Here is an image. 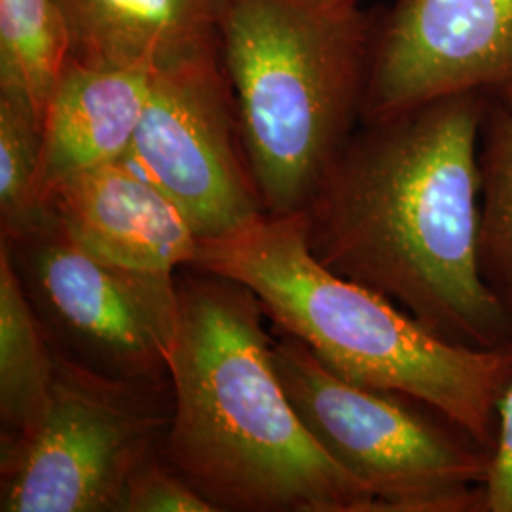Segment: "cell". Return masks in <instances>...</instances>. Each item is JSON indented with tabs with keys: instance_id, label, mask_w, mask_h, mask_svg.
Here are the masks:
<instances>
[{
	"instance_id": "cell-1",
	"label": "cell",
	"mask_w": 512,
	"mask_h": 512,
	"mask_svg": "<svg viewBox=\"0 0 512 512\" xmlns=\"http://www.w3.org/2000/svg\"><path fill=\"white\" fill-rule=\"evenodd\" d=\"M488 93L363 120L300 213L313 256L450 342L499 348L512 315L480 270Z\"/></svg>"
},
{
	"instance_id": "cell-2",
	"label": "cell",
	"mask_w": 512,
	"mask_h": 512,
	"mask_svg": "<svg viewBox=\"0 0 512 512\" xmlns=\"http://www.w3.org/2000/svg\"><path fill=\"white\" fill-rule=\"evenodd\" d=\"M177 287L167 463L217 511L380 512L294 410L255 294L203 270Z\"/></svg>"
},
{
	"instance_id": "cell-3",
	"label": "cell",
	"mask_w": 512,
	"mask_h": 512,
	"mask_svg": "<svg viewBox=\"0 0 512 512\" xmlns=\"http://www.w3.org/2000/svg\"><path fill=\"white\" fill-rule=\"evenodd\" d=\"M192 268L249 289L340 378L423 403L494 450L512 342H450L384 294L334 274L311 253L300 213L264 215L230 236L200 239Z\"/></svg>"
},
{
	"instance_id": "cell-4",
	"label": "cell",
	"mask_w": 512,
	"mask_h": 512,
	"mask_svg": "<svg viewBox=\"0 0 512 512\" xmlns=\"http://www.w3.org/2000/svg\"><path fill=\"white\" fill-rule=\"evenodd\" d=\"M376 25L359 4L220 0V67L266 215L302 213L363 122Z\"/></svg>"
},
{
	"instance_id": "cell-5",
	"label": "cell",
	"mask_w": 512,
	"mask_h": 512,
	"mask_svg": "<svg viewBox=\"0 0 512 512\" xmlns=\"http://www.w3.org/2000/svg\"><path fill=\"white\" fill-rule=\"evenodd\" d=\"M275 372L319 446L380 512H484L492 450L433 408L353 384L298 338L272 342Z\"/></svg>"
},
{
	"instance_id": "cell-6",
	"label": "cell",
	"mask_w": 512,
	"mask_h": 512,
	"mask_svg": "<svg viewBox=\"0 0 512 512\" xmlns=\"http://www.w3.org/2000/svg\"><path fill=\"white\" fill-rule=\"evenodd\" d=\"M2 243L57 355L116 382H169L177 283L131 274L93 255L46 207Z\"/></svg>"
},
{
	"instance_id": "cell-7",
	"label": "cell",
	"mask_w": 512,
	"mask_h": 512,
	"mask_svg": "<svg viewBox=\"0 0 512 512\" xmlns=\"http://www.w3.org/2000/svg\"><path fill=\"white\" fill-rule=\"evenodd\" d=\"M154 391L55 353L46 418L29 439L2 448L0 511H120L129 478L154 458L171 421L150 399Z\"/></svg>"
},
{
	"instance_id": "cell-8",
	"label": "cell",
	"mask_w": 512,
	"mask_h": 512,
	"mask_svg": "<svg viewBox=\"0 0 512 512\" xmlns=\"http://www.w3.org/2000/svg\"><path fill=\"white\" fill-rule=\"evenodd\" d=\"M124 162L177 203L200 239L230 236L266 215L219 52L154 71Z\"/></svg>"
},
{
	"instance_id": "cell-9",
	"label": "cell",
	"mask_w": 512,
	"mask_h": 512,
	"mask_svg": "<svg viewBox=\"0 0 512 512\" xmlns=\"http://www.w3.org/2000/svg\"><path fill=\"white\" fill-rule=\"evenodd\" d=\"M512 88V0H397L378 16L363 120Z\"/></svg>"
},
{
	"instance_id": "cell-10",
	"label": "cell",
	"mask_w": 512,
	"mask_h": 512,
	"mask_svg": "<svg viewBox=\"0 0 512 512\" xmlns=\"http://www.w3.org/2000/svg\"><path fill=\"white\" fill-rule=\"evenodd\" d=\"M44 207L82 247L131 274L177 283L200 238L167 194L122 162L63 179Z\"/></svg>"
},
{
	"instance_id": "cell-11",
	"label": "cell",
	"mask_w": 512,
	"mask_h": 512,
	"mask_svg": "<svg viewBox=\"0 0 512 512\" xmlns=\"http://www.w3.org/2000/svg\"><path fill=\"white\" fill-rule=\"evenodd\" d=\"M154 71L67 59L42 114V207L63 179L128 156L147 109Z\"/></svg>"
},
{
	"instance_id": "cell-12",
	"label": "cell",
	"mask_w": 512,
	"mask_h": 512,
	"mask_svg": "<svg viewBox=\"0 0 512 512\" xmlns=\"http://www.w3.org/2000/svg\"><path fill=\"white\" fill-rule=\"evenodd\" d=\"M69 57L93 67H152L217 52L220 0H55Z\"/></svg>"
},
{
	"instance_id": "cell-13",
	"label": "cell",
	"mask_w": 512,
	"mask_h": 512,
	"mask_svg": "<svg viewBox=\"0 0 512 512\" xmlns=\"http://www.w3.org/2000/svg\"><path fill=\"white\" fill-rule=\"evenodd\" d=\"M55 353L19 281L6 243L0 249V418L2 448L29 439L52 401Z\"/></svg>"
},
{
	"instance_id": "cell-14",
	"label": "cell",
	"mask_w": 512,
	"mask_h": 512,
	"mask_svg": "<svg viewBox=\"0 0 512 512\" xmlns=\"http://www.w3.org/2000/svg\"><path fill=\"white\" fill-rule=\"evenodd\" d=\"M480 270L512 315V88L488 93L478 137Z\"/></svg>"
},
{
	"instance_id": "cell-15",
	"label": "cell",
	"mask_w": 512,
	"mask_h": 512,
	"mask_svg": "<svg viewBox=\"0 0 512 512\" xmlns=\"http://www.w3.org/2000/svg\"><path fill=\"white\" fill-rule=\"evenodd\" d=\"M69 59L55 0H0V88L23 93L42 114Z\"/></svg>"
},
{
	"instance_id": "cell-16",
	"label": "cell",
	"mask_w": 512,
	"mask_h": 512,
	"mask_svg": "<svg viewBox=\"0 0 512 512\" xmlns=\"http://www.w3.org/2000/svg\"><path fill=\"white\" fill-rule=\"evenodd\" d=\"M42 122L33 103L0 88V217L2 239L14 238L44 209L40 198Z\"/></svg>"
},
{
	"instance_id": "cell-17",
	"label": "cell",
	"mask_w": 512,
	"mask_h": 512,
	"mask_svg": "<svg viewBox=\"0 0 512 512\" xmlns=\"http://www.w3.org/2000/svg\"><path fill=\"white\" fill-rule=\"evenodd\" d=\"M120 511L215 512L217 507L167 461L150 458L129 478Z\"/></svg>"
},
{
	"instance_id": "cell-18",
	"label": "cell",
	"mask_w": 512,
	"mask_h": 512,
	"mask_svg": "<svg viewBox=\"0 0 512 512\" xmlns=\"http://www.w3.org/2000/svg\"><path fill=\"white\" fill-rule=\"evenodd\" d=\"M484 512H512V380L497 410L492 467L484 486Z\"/></svg>"
},
{
	"instance_id": "cell-19",
	"label": "cell",
	"mask_w": 512,
	"mask_h": 512,
	"mask_svg": "<svg viewBox=\"0 0 512 512\" xmlns=\"http://www.w3.org/2000/svg\"><path fill=\"white\" fill-rule=\"evenodd\" d=\"M332 2H338V4H359L361 0H332Z\"/></svg>"
}]
</instances>
